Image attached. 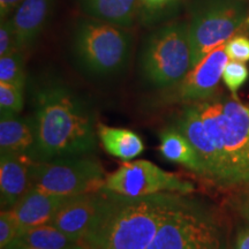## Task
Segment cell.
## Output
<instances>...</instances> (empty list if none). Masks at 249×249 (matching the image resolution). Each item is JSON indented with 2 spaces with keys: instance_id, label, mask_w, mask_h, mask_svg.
Instances as JSON below:
<instances>
[{
  "instance_id": "1",
  "label": "cell",
  "mask_w": 249,
  "mask_h": 249,
  "mask_svg": "<svg viewBox=\"0 0 249 249\" xmlns=\"http://www.w3.org/2000/svg\"><path fill=\"white\" fill-rule=\"evenodd\" d=\"M34 160L90 155L96 149L97 126L91 108L60 82H49L35 93Z\"/></svg>"
},
{
  "instance_id": "2",
  "label": "cell",
  "mask_w": 249,
  "mask_h": 249,
  "mask_svg": "<svg viewBox=\"0 0 249 249\" xmlns=\"http://www.w3.org/2000/svg\"><path fill=\"white\" fill-rule=\"evenodd\" d=\"M185 194L126 196L107 189V200L81 244L88 249H148Z\"/></svg>"
},
{
  "instance_id": "3",
  "label": "cell",
  "mask_w": 249,
  "mask_h": 249,
  "mask_svg": "<svg viewBox=\"0 0 249 249\" xmlns=\"http://www.w3.org/2000/svg\"><path fill=\"white\" fill-rule=\"evenodd\" d=\"M194 105L219 157L218 186H249V105L216 96Z\"/></svg>"
},
{
  "instance_id": "4",
  "label": "cell",
  "mask_w": 249,
  "mask_h": 249,
  "mask_svg": "<svg viewBox=\"0 0 249 249\" xmlns=\"http://www.w3.org/2000/svg\"><path fill=\"white\" fill-rule=\"evenodd\" d=\"M132 35L124 27L98 20L82 18L71 37V53L87 74L98 77L116 75L128 64Z\"/></svg>"
},
{
  "instance_id": "5",
  "label": "cell",
  "mask_w": 249,
  "mask_h": 249,
  "mask_svg": "<svg viewBox=\"0 0 249 249\" xmlns=\"http://www.w3.org/2000/svg\"><path fill=\"white\" fill-rule=\"evenodd\" d=\"M148 249H229L222 220L208 204L185 195Z\"/></svg>"
},
{
  "instance_id": "6",
  "label": "cell",
  "mask_w": 249,
  "mask_h": 249,
  "mask_svg": "<svg viewBox=\"0 0 249 249\" xmlns=\"http://www.w3.org/2000/svg\"><path fill=\"white\" fill-rule=\"evenodd\" d=\"M140 71L149 85L158 89L177 86L193 68L187 23H169L147 37L140 53Z\"/></svg>"
},
{
  "instance_id": "7",
  "label": "cell",
  "mask_w": 249,
  "mask_h": 249,
  "mask_svg": "<svg viewBox=\"0 0 249 249\" xmlns=\"http://www.w3.org/2000/svg\"><path fill=\"white\" fill-rule=\"evenodd\" d=\"M249 27V6L242 0H201L188 24L193 67L238 31Z\"/></svg>"
},
{
  "instance_id": "8",
  "label": "cell",
  "mask_w": 249,
  "mask_h": 249,
  "mask_svg": "<svg viewBox=\"0 0 249 249\" xmlns=\"http://www.w3.org/2000/svg\"><path fill=\"white\" fill-rule=\"evenodd\" d=\"M105 178L102 164L89 155L34 160L31 165V188L49 194L76 196L99 191Z\"/></svg>"
},
{
  "instance_id": "9",
  "label": "cell",
  "mask_w": 249,
  "mask_h": 249,
  "mask_svg": "<svg viewBox=\"0 0 249 249\" xmlns=\"http://www.w3.org/2000/svg\"><path fill=\"white\" fill-rule=\"evenodd\" d=\"M104 188L116 194L133 197L157 193H179L189 195L195 191L192 182L144 160L124 161L119 169L107 174Z\"/></svg>"
},
{
  "instance_id": "10",
  "label": "cell",
  "mask_w": 249,
  "mask_h": 249,
  "mask_svg": "<svg viewBox=\"0 0 249 249\" xmlns=\"http://www.w3.org/2000/svg\"><path fill=\"white\" fill-rule=\"evenodd\" d=\"M229 57L225 44L218 46L196 64L177 86L166 93L167 102L194 104L208 101L216 96L218 86Z\"/></svg>"
},
{
  "instance_id": "11",
  "label": "cell",
  "mask_w": 249,
  "mask_h": 249,
  "mask_svg": "<svg viewBox=\"0 0 249 249\" xmlns=\"http://www.w3.org/2000/svg\"><path fill=\"white\" fill-rule=\"evenodd\" d=\"M107 200V189L73 196L61 207L51 223L77 242L82 241Z\"/></svg>"
},
{
  "instance_id": "12",
  "label": "cell",
  "mask_w": 249,
  "mask_h": 249,
  "mask_svg": "<svg viewBox=\"0 0 249 249\" xmlns=\"http://www.w3.org/2000/svg\"><path fill=\"white\" fill-rule=\"evenodd\" d=\"M174 126L188 139L200 156L205 167V179L218 185L220 178V161L209 133L194 104H187L174 121Z\"/></svg>"
},
{
  "instance_id": "13",
  "label": "cell",
  "mask_w": 249,
  "mask_h": 249,
  "mask_svg": "<svg viewBox=\"0 0 249 249\" xmlns=\"http://www.w3.org/2000/svg\"><path fill=\"white\" fill-rule=\"evenodd\" d=\"M34 160L23 155L0 154V205L12 209L31 188Z\"/></svg>"
},
{
  "instance_id": "14",
  "label": "cell",
  "mask_w": 249,
  "mask_h": 249,
  "mask_svg": "<svg viewBox=\"0 0 249 249\" xmlns=\"http://www.w3.org/2000/svg\"><path fill=\"white\" fill-rule=\"evenodd\" d=\"M73 196L49 194L30 188L23 197L11 210L20 226V233L24 230L44 224H50L61 207Z\"/></svg>"
},
{
  "instance_id": "15",
  "label": "cell",
  "mask_w": 249,
  "mask_h": 249,
  "mask_svg": "<svg viewBox=\"0 0 249 249\" xmlns=\"http://www.w3.org/2000/svg\"><path fill=\"white\" fill-rule=\"evenodd\" d=\"M54 0H22L15 8L11 20L20 50L33 45L46 26Z\"/></svg>"
},
{
  "instance_id": "16",
  "label": "cell",
  "mask_w": 249,
  "mask_h": 249,
  "mask_svg": "<svg viewBox=\"0 0 249 249\" xmlns=\"http://www.w3.org/2000/svg\"><path fill=\"white\" fill-rule=\"evenodd\" d=\"M36 145L33 119L0 113V154L23 155L34 160Z\"/></svg>"
},
{
  "instance_id": "17",
  "label": "cell",
  "mask_w": 249,
  "mask_h": 249,
  "mask_svg": "<svg viewBox=\"0 0 249 249\" xmlns=\"http://www.w3.org/2000/svg\"><path fill=\"white\" fill-rule=\"evenodd\" d=\"M160 151L166 160L185 166L205 178V167L195 148L176 126L164 128L160 134Z\"/></svg>"
},
{
  "instance_id": "18",
  "label": "cell",
  "mask_w": 249,
  "mask_h": 249,
  "mask_svg": "<svg viewBox=\"0 0 249 249\" xmlns=\"http://www.w3.org/2000/svg\"><path fill=\"white\" fill-rule=\"evenodd\" d=\"M97 136L107 154L124 161L133 160L144 150L141 136L130 129L97 124Z\"/></svg>"
},
{
  "instance_id": "19",
  "label": "cell",
  "mask_w": 249,
  "mask_h": 249,
  "mask_svg": "<svg viewBox=\"0 0 249 249\" xmlns=\"http://www.w3.org/2000/svg\"><path fill=\"white\" fill-rule=\"evenodd\" d=\"M80 5L89 18L124 28L139 15V0H80Z\"/></svg>"
},
{
  "instance_id": "20",
  "label": "cell",
  "mask_w": 249,
  "mask_h": 249,
  "mask_svg": "<svg viewBox=\"0 0 249 249\" xmlns=\"http://www.w3.org/2000/svg\"><path fill=\"white\" fill-rule=\"evenodd\" d=\"M79 244L80 242L71 239L52 224H44L24 230L18 234L12 246L36 249H70Z\"/></svg>"
},
{
  "instance_id": "21",
  "label": "cell",
  "mask_w": 249,
  "mask_h": 249,
  "mask_svg": "<svg viewBox=\"0 0 249 249\" xmlns=\"http://www.w3.org/2000/svg\"><path fill=\"white\" fill-rule=\"evenodd\" d=\"M26 77L23 51L18 50L0 57V82L24 88Z\"/></svg>"
},
{
  "instance_id": "22",
  "label": "cell",
  "mask_w": 249,
  "mask_h": 249,
  "mask_svg": "<svg viewBox=\"0 0 249 249\" xmlns=\"http://www.w3.org/2000/svg\"><path fill=\"white\" fill-rule=\"evenodd\" d=\"M180 2L181 0H139V15L145 23L158 22L172 14Z\"/></svg>"
},
{
  "instance_id": "23",
  "label": "cell",
  "mask_w": 249,
  "mask_h": 249,
  "mask_svg": "<svg viewBox=\"0 0 249 249\" xmlns=\"http://www.w3.org/2000/svg\"><path fill=\"white\" fill-rule=\"evenodd\" d=\"M23 108V88L0 82V113L18 114Z\"/></svg>"
},
{
  "instance_id": "24",
  "label": "cell",
  "mask_w": 249,
  "mask_h": 249,
  "mask_svg": "<svg viewBox=\"0 0 249 249\" xmlns=\"http://www.w3.org/2000/svg\"><path fill=\"white\" fill-rule=\"evenodd\" d=\"M249 79V70L245 62L240 61H229L226 64L223 71V82L227 87V89L236 95L242 86L247 82Z\"/></svg>"
},
{
  "instance_id": "25",
  "label": "cell",
  "mask_w": 249,
  "mask_h": 249,
  "mask_svg": "<svg viewBox=\"0 0 249 249\" xmlns=\"http://www.w3.org/2000/svg\"><path fill=\"white\" fill-rule=\"evenodd\" d=\"M20 234V226L11 210L0 213V248L7 249Z\"/></svg>"
},
{
  "instance_id": "26",
  "label": "cell",
  "mask_w": 249,
  "mask_h": 249,
  "mask_svg": "<svg viewBox=\"0 0 249 249\" xmlns=\"http://www.w3.org/2000/svg\"><path fill=\"white\" fill-rule=\"evenodd\" d=\"M18 50H20V46H18V36L11 18L1 20V23H0V57H4V55L18 51Z\"/></svg>"
},
{
  "instance_id": "27",
  "label": "cell",
  "mask_w": 249,
  "mask_h": 249,
  "mask_svg": "<svg viewBox=\"0 0 249 249\" xmlns=\"http://www.w3.org/2000/svg\"><path fill=\"white\" fill-rule=\"evenodd\" d=\"M225 52L231 60L249 61V38L244 35L233 36L225 43Z\"/></svg>"
},
{
  "instance_id": "28",
  "label": "cell",
  "mask_w": 249,
  "mask_h": 249,
  "mask_svg": "<svg viewBox=\"0 0 249 249\" xmlns=\"http://www.w3.org/2000/svg\"><path fill=\"white\" fill-rule=\"evenodd\" d=\"M231 249H249V225L238 230Z\"/></svg>"
},
{
  "instance_id": "29",
  "label": "cell",
  "mask_w": 249,
  "mask_h": 249,
  "mask_svg": "<svg viewBox=\"0 0 249 249\" xmlns=\"http://www.w3.org/2000/svg\"><path fill=\"white\" fill-rule=\"evenodd\" d=\"M21 1L22 0H0V18L1 20L11 17L15 8L21 4Z\"/></svg>"
},
{
  "instance_id": "30",
  "label": "cell",
  "mask_w": 249,
  "mask_h": 249,
  "mask_svg": "<svg viewBox=\"0 0 249 249\" xmlns=\"http://www.w3.org/2000/svg\"><path fill=\"white\" fill-rule=\"evenodd\" d=\"M239 211H240L242 218H244L249 225V195L246 196L244 200L240 202V204H239Z\"/></svg>"
},
{
  "instance_id": "31",
  "label": "cell",
  "mask_w": 249,
  "mask_h": 249,
  "mask_svg": "<svg viewBox=\"0 0 249 249\" xmlns=\"http://www.w3.org/2000/svg\"><path fill=\"white\" fill-rule=\"evenodd\" d=\"M7 249H36V248H29V247H22V246H12V247H9ZM70 249H88L87 247H85L82 244H79L76 246H74V247H71Z\"/></svg>"
}]
</instances>
